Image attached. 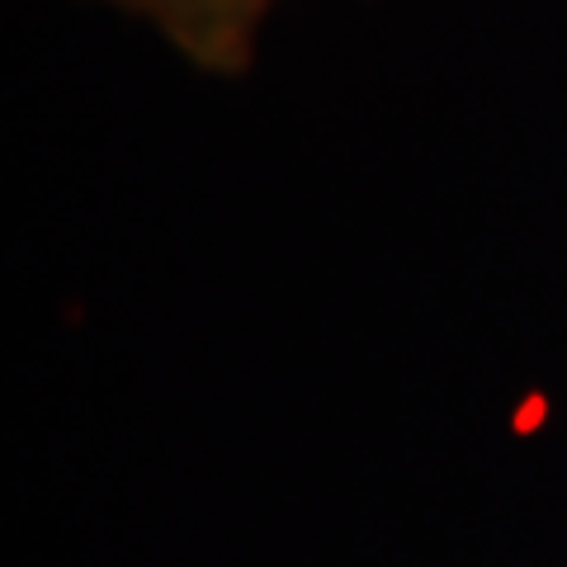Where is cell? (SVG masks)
I'll return each mask as SVG.
<instances>
[{
  "label": "cell",
  "instance_id": "cell-1",
  "mask_svg": "<svg viewBox=\"0 0 567 567\" xmlns=\"http://www.w3.org/2000/svg\"><path fill=\"white\" fill-rule=\"evenodd\" d=\"M110 6L147 20L199 71L241 76L256 58L260 24L275 0H110Z\"/></svg>",
  "mask_w": 567,
  "mask_h": 567
}]
</instances>
